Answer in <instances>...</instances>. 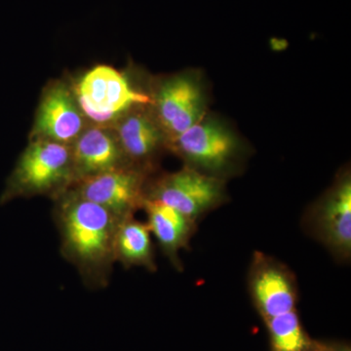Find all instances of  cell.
Masks as SVG:
<instances>
[{
    "label": "cell",
    "mask_w": 351,
    "mask_h": 351,
    "mask_svg": "<svg viewBox=\"0 0 351 351\" xmlns=\"http://www.w3.org/2000/svg\"><path fill=\"white\" fill-rule=\"evenodd\" d=\"M55 200L62 256L75 267L88 288L107 287L115 263V234L122 219L71 189Z\"/></svg>",
    "instance_id": "cell-1"
},
{
    "label": "cell",
    "mask_w": 351,
    "mask_h": 351,
    "mask_svg": "<svg viewBox=\"0 0 351 351\" xmlns=\"http://www.w3.org/2000/svg\"><path fill=\"white\" fill-rule=\"evenodd\" d=\"M71 145L32 140L18 158L0 196V204L18 197L52 195L57 198L73 184Z\"/></svg>",
    "instance_id": "cell-2"
},
{
    "label": "cell",
    "mask_w": 351,
    "mask_h": 351,
    "mask_svg": "<svg viewBox=\"0 0 351 351\" xmlns=\"http://www.w3.org/2000/svg\"><path fill=\"white\" fill-rule=\"evenodd\" d=\"M73 92L83 115L99 126L117 122L134 108L152 103L151 97L135 89L125 75L107 64L88 71Z\"/></svg>",
    "instance_id": "cell-3"
},
{
    "label": "cell",
    "mask_w": 351,
    "mask_h": 351,
    "mask_svg": "<svg viewBox=\"0 0 351 351\" xmlns=\"http://www.w3.org/2000/svg\"><path fill=\"white\" fill-rule=\"evenodd\" d=\"M166 145L186 166L216 177L230 169L240 149L239 138L228 127L205 115Z\"/></svg>",
    "instance_id": "cell-4"
},
{
    "label": "cell",
    "mask_w": 351,
    "mask_h": 351,
    "mask_svg": "<svg viewBox=\"0 0 351 351\" xmlns=\"http://www.w3.org/2000/svg\"><path fill=\"white\" fill-rule=\"evenodd\" d=\"M145 198L159 201L197 221L223 203L225 184L221 178L186 166L159 178L152 188L145 189Z\"/></svg>",
    "instance_id": "cell-5"
},
{
    "label": "cell",
    "mask_w": 351,
    "mask_h": 351,
    "mask_svg": "<svg viewBox=\"0 0 351 351\" xmlns=\"http://www.w3.org/2000/svg\"><path fill=\"white\" fill-rule=\"evenodd\" d=\"M152 104L167 143L204 117L206 100L199 77L181 73L161 83Z\"/></svg>",
    "instance_id": "cell-6"
},
{
    "label": "cell",
    "mask_w": 351,
    "mask_h": 351,
    "mask_svg": "<svg viewBox=\"0 0 351 351\" xmlns=\"http://www.w3.org/2000/svg\"><path fill=\"white\" fill-rule=\"evenodd\" d=\"M145 172L125 166L76 182L69 189L123 219L142 209L147 189Z\"/></svg>",
    "instance_id": "cell-7"
},
{
    "label": "cell",
    "mask_w": 351,
    "mask_h": 351,
    "mask_svg": "<svg viewBox=\"0 0 351 351\" xmlns=\"http://www.w3.org/2000/svg\"><path fill=\"white\" fill-rule=\"evenodd\" d=\"M316 239L335 257L348 261L351 255V180L346 174L317 203L308 219Z\"/></svg>",
    "instance_id": "cell-8"
},
{
    "label": "cell",
    "mask_w": 351,
    "mask_h": 351,
    "mask_svg": "<svg viewBox=\"0 0 351 351\" xmlns=\"http://www.w3.org/2000/svg\"><path fill=\"white\" fill-rule=\"evenodd\" d=\"M248 281L252 300L265 320L295 309L297 281L287 267L276 258L257 252Z\"/></svg>",
    "instance_id": "cell-9"
},
{
    "label": "cell",
    "mask_w": 351,
    "mask_h": 351,
    "mask_svg": "<svg viewBox=\"0 0 351 351\" xmlns=\"http://www.w3.org/2000/svg\"><path fill=\"white\" fill-rule=\"evenodd\" d=\"M84 117L73 89L64 83L51 85L41 99L32 140L71 145L84 130Z\"/></svg>",
    "instance_id": "cell-10"
},
{
    "label": "cell",
    "mask_w": 351,
    "mask_h": 351,
    "mask_svg": "<svg viewBox=\"0 0 351 351\" xmlns=\"http://www.w3.org/2000/svg\"><path fill=\"white\" fill-rule=\"evenodd\" d=\"M73 182L132 166L120 147L117 134L106 126L84 129L71 145Z\"/></svg>",
    "instance_id": "cell-11"
},
{
    "label": "cell",
    "mask_w": 351,
    "mask_h": 351,
    "mask_svg": "<svg viewBox=\"0 0 351 351\" xmlns=\"http://www.w3.org/2000/svg\"><path fill=\"white\" fill-rule=\"evenodd\" d=\"M115 134L130 165L145 171L166 145L165 134L156 117L141 110H131L122 117Z\"/></svg>",
    "instance_id": "cell-12"
},
{
    "label": "cell",
    "mask_w": 351,
    "mask_h": 351,
    "mask_svg": "<svg viewBox=\"0 0 351 351\" xmlns=\"http://www.w3.org/2000/svg\"><path fill=\"white\" fill-rule=\"evenodd\" d=\"M142 210L147 215L145 223L164 255L169 258L176 269H182L179 253L182 249H189V242L196 230V221L180 213L174 208L149 198H145Z\"/></svg>",
    "instance_id": "cell-13"
},
{
    "label": "cell",
    "mask_w": 351,
    "mask_h": 351,
    "mask_svg": "<svg viewBox=\"0 0 351 351\" xmlns=\"http://www.w3.org/2000/svg\"><path fill=\"white\" fill-rule=\"evenodd\" d=\"M152 235L147 223L138 221L135 215L122 219L115 234V263H121L125 269L140 267L156 271Z\"/></svg>",
    "instance_id": "cell-14"
},
{
    "label": "cell",
    "mask_w": 351,
    "mask_h": 351,
    "mask_svg": "<svg viewBox=\"0 0 351 351\" xmlns=\"http://www.w3.org/2000/svg\"><path fill=\"white\" fill-rule=\"evenodd\" d=\"M274 351H307L311 343L295 309L265 320Z\"/></svg>",
    "instance_id": "cell-15"
},
{
    "label": "cell",
    "mask_w": 351,
    "mask_h": 351,
    "mask_svg": "<svg viewBox=\"0 0 351 351\" xmlns=\"http://www.w3.org/2000/svg\"><path fill=\"white\" fill-rule=\"evenodd\" d=\"M332 351H350V350H348V348H343V350H332Z\"/></svg>",
    "instance_id": "cell-16"
}]
</instances>
